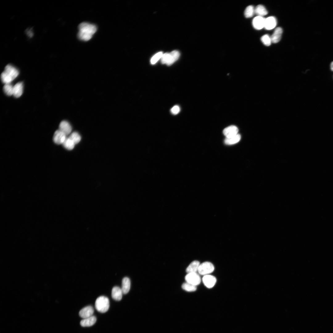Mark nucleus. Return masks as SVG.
Masks as SVG:
<instances>
[{
	"instance_id": "14",
	"label": "nucleus",
	"mask_w": 333,
	"mask_h": 333,
	"mask_svg": "<svg viewBox=\"0 0 333 333\" xmlns=\"http://www.w3.org/2000/svg\"><path fill=\"white\" fill-rule=\"evenodd\" d=\"M123 294L121 288L115 286L114 287L112 290L111 296L112 298L115 300L119 301L122 298Z\"/></svg>"
},
{
	"instance_id": "5",
	"label": "nucleus",
	"mask_w": 333,
	"mask_h": 333,
	"mask_svg": "<svg viewBox=\"0 0 333 333\" xmlns=\"http://www.w3.org/2000/svg\"><path fill=\"white\" fill-rule=\"evenodd\" d=\"M186 282L196 286L199 285L201 282V278L196 273H187L185 277Z\"/></svg>"
},
{
	"instance_id": "11",
	"label": "nucleus",
	"mask_w": 333,
	"mask_h": 333,
	"mask_svg": "<svg viewBox=\"0 0 333 333\" xmlns=\"http://www.w3.org/2000/svg\"><path fill=\"white\" fill-rule=\"evenodd\" d=\"M277 23V20L275 17H268L265 18L264 28L267 30L272 29L276 26Z\"/></svg>"
},
{
	"instance_id": "6",
	"label": "nucleus",
	"mask_w": 333,
	"mask_h": 333,
	"mask_svg": "<svg viewBox=\"0 0 333 333\" xmlns=\"http://www.w3.org/2000/svg\"><path fill=\"white\" fill-rule=\"evenodd\" d=\"M67 138V135L59 130L55 132L53 136V141L57 144H62Z\"/></svg>"
},
{
	"instance_id": "20",
	"label": "nucleus",
	"mask_w": 333,
	"mask_h": 333,
	"mask_svg": "<svg viewBox=\"0 0 333 333\" xmlns=\"http://www.w3.org/2000/svg\"><path fill=\"white\" fill-rule=\"evenodd\" d=\"M240 134H237L232 137L226 138L224 140V142L226 145H233L238 142L240 141Z\"/></svg>"
},
{
	"instance_id": "23",
	"label": "nucleus",
	"mask_w": 333,
	"mask_h": 333,
	"mask_svg": "<svg viewBox=\"0 0 333 333\" xmlns=\"http://www.w3.org/2000/svg\"><path fill=\"white\" fill-rule=\"evenodd\" d=\"M182 288L184 290L188 292L195 291L197 289L196 286L186 282L183 283L182 286Z\"/></svg>"
},
{
	"instance_id": "1",
	"label": "nucleus",
	"mask_w": 333,
	"mask_h": 333,
	"mask_svg": "<svg viewBox=\"0 0 333 333\" xmlns=\"http://www.w3.org/2000/svg\"><path fill=\"white\" fill-rule=\"evenodd\" d=\"M77 36L79 39L84 41L90 40L97 30L96 25L88 23L83 22L78 26Z\"/></svg>"
},
{
	"instance_id": "22",
	"label": "nucleus",
	"mask_w": 333,
	"mask_h": 333,
	"mask_svg": "<svg viewBox=\"0 0 333 333\" xmlns=\"http://www.w3.org/2000/svg\"><path fill=\"white\" fill-rule=\"evenodd\" d=\"M64 148L68 150H72L75 146V144L73 142L69 137H67L62 144Z\"/></svg>"
},
{
	"instance_id": "31",
	"label": "nucleus",
	"mask_w": 333,
	"mask_h": 333,
	"mask_svg": "<svg viewBox=\"0 0 333 333\" xmlns=\"http://www.w3.org/2000/svg\"><path fill=\"white\" fill-rule=\"evenodd\" d=\"M27 32V34L29 35V36L31 37H32V35H33V34L32 33V32L31 31H29Z\"/></svg>"
},
{
	"instance_id": "30",
	"label": "nucleus",
	"mask_w": 333,
	"mask_h": 333,
	"mask_svg": "<svg viewBox=\"0 0 333 333\" xmlns=\"http://www.w3.org/2000/svg\"><path fill=\"white\" fill-rule=\"evenodd\" d=\"M180 111L179 107L177 105L174 106L171 109V111L172 114L174 115L178 114Z\"/></svg>"
},
{
	"instance_id": "12",
	"label": "nucleus",
	"mask_w": 333,
	"mask_h": 333,
	"mask_svg": "<svg viewBox=\"0 0 333 333\" xmlns=\"http://www.w3.org/2000/svg\"><path fill=\"white\" fill-rule=\"evenodd\" d=\"M4 71L10 76L13 80L17 77L19 74V71L18 70L10 64L7 65L5 67Z\"/></svg>"
},
{
	"instance_id": "32",
	"label": "nucleus",
	"mask_w": 333,
	"mask_h": 333,
	"mask_svg": "<svg viewBox=\"0 0 333 333\" xmlns=\"http://www.w3.org/2000/svg\"><path fill=\"white\" fill-rule=\"evenodd\" d=\"M331 70L333 71V61H332L331 63Z\"/></svg>"
},
{
	"instance_id": "7",
	"label": "nucleus",
	"mask_w": 333,
	"mask_h": 333,
	"mask_svg": "<svg viewBox=\"0 0 333 333\" xmlns=\"http://www.w3.org/2000/svg\"><path fill=\"white\" fill-rule=\"evenodd\" d=\"M238 129L235 125H231L225 128L223 130V133L226 138H229L234 136L238 134Z\"/></svg>"
},
{
	"instance_id": "17",
	"label": "nucleus",
	"mask_w": 333,
	"mask_h": 333,
	"mask_svg": "<svg viewBox=\"0 0 333 333\" xmlns=\"http://www.w3.org/2000/svg\"><path fill=\"white\" fill-rule=\"evenodd\" d=\"M23 85L22 82H18L13 86V95L15 97H20L23 92Z\"/></svg>"
},
{
	"instance_id": "21",
	"label": "nucleus",
	"mask_w": 333,
	"mask_h": 333,
	"mask_svg": "<svg viewBox=\"0 0 333 333\" xmlns=\"http://www.w3.org/2000/svg\"><path fill=\"white\" fill-rule=\"evenodd\" d=\"M255 13L258 16L263 17L268 14V11L263 6L259 5L255 8Z\"/></svg>"
},
{
	"instance_id": "4",
	"label": "nucleus",
	"mask_w": 333,
	"mask_h": 333,
	"mask_svg": "<svg viewBox=\"0 0 333 333\" xmlns=\"http://www.w3.org/2000/svg\"><path fill=\"white\" fill-rule=\"evenodd\" d=\"M214 269L213 265L209 262H205L200 264L198 272L202 275H206L212 273Z\"/></svg>"
},
{
	"instance_id": "3",
	"label": "nucleus",
	"mask_w": 333,
	"mask_h": 333,
	"mask_svg": "<svg viewBox=\"0 0 333 333\" xmlns=\"http://www.w3.org/2000/svg\"><path fill=\"white\" fill-rule=\"evenodd\" d=\"M179 56V52L176 50L173 51L170 53H165L163 54L161 58V62L162 64L170 66L178 60Z\"/></svg>"
},
{
	"instance_id": "8",
	"label": "nucleus",
	"mask_w": 333,
	"mask_h": 333,
	"mask_svg": "<svg viewBox=\"0 0 333 333\" xmlns=\"http://www.w3.org/2000/svg\"><path fill=\"white\" fill-rule=\"evenodd\" d=\"M202 280L205 286L209 288L214 286L216 281L215 277L208 274L204 275L203 278Z\"/></svg>"
},
{
	"instance_id": "13",
	"label": "nucleus",
	"mask_w": 333,
	"mask_h": 333,
	"mask_svg": "<svg viewBox=\"0 0 333 333\" xmlns=\"http://www.w3.org/2000/svg\"><path fill=\"white\" fill-rule=\"evenodd\" d=\"M59 130L66 135L71 134L72 128L70 123L67 121H63L60 123Z\"/></svg>"
},
{
	"instance_id": "18",
	"label": "nucleus",
	"mask_w": 333,
	"mask_h": 333,
	"mask_svg": "<svg viewBox=\"0 0 333 333\" xmlns=\"http://www.w3.org/2000/svg\"><path fill=\"white\" fill-rule=\"evenodd\" d=\"M130 287V281L128 277L124 278L122 281L121 290L124 294H127L129 291Z\"/></svg>"
},
{
	"instance_id": "10",
	"label": "nucleus",
	"mask_w": 333,
	"mask_h": 333,
	"mask_svg": "<svg viewBox=\"0 0 333 333\" xmlns=\"http://www.w3.org/2000/svg\"><path fill=\"white\" fill-rule=\"evenodd\" d=\"M94 309L92 306H89L82 309L79 311V316L85 319L93 315Z\"/></svg>"
},
{
	"instance_id": "27",
	"label": "nucleus",
	"mask_w": 333,
	"mask_h": 333,
	"mask_svg": "<svg viewBox=\"0 0 333 333\" xmlns=\"http://www.w3.org/2000/svg\"><path fill=\"white\" fill-rule=\"evenodd\" d=\"M3 90L5 93L9 96L13 95V86L10 84H5Z\"/></svg>"
},
{
	"instance_id": "2",
	"label": "nucleus",
	"mask_w": 333,
	"mask_h": 333,
	"mask_svg": "<svg viewBox=\"0 0 333 333\" xmlns=\"http://www.w3.org/2000/svg\"><path fill=\"white\" fill-rule=\"evenodd\" d=\"M95 307L99 312L104 313L107 312L109 307V302L108 298L104 296L98 297L96 300Z\"/></svg>"
},
{
	"instance_id": "16",
	"label": "nucleus",
	"mask_w": 333,
	"mask_h": 333,
	"mask_svg": "<svg viewBox=\"0 0 333 333\" xmlns=\"http://www.w3.org/2000/svg\"><path fill=\"white\" fill-rule=\"evenodd\" d=\"M97 320L96 317L92 316L89 317L84 319L80 323V325L83 327H90L93 325Z\"/></svg>"
},
{
	"instance_id": "19",
	"label": "nucleus",
	"mask_w": 333,
	"mask_h": 333,
	"mask_svg": "<svg viewBox=\"0 0 333 333\" xmlns=\"http://www.w3.org/2000/svg\"><path fill=\"white\" fill-rule=\"evenodd\" d=\"M200 265L199 262L197 261H193L187 268L186 272L187 273H196L198 271Z\"/></svg>"
},
{
	"instance_id": "15",
	"label": "nucleus",
	"mask_w": 333,
	"mask_h": 333,
	"mask_svg": "<svg viewBox=\"0 0 333 333\" xmlns=\"http://www.w3.org/2000/svg\"><path fill=\"white\" fill-rule=\"evenodd\" d=\"M283 31L282 28L278 27L275 29L272 35L270 36L272 43H276L281 39Z\"/></svg>"
},
{
	"instance_id": "9",
	"label": "nucleus",
	"mask_w": 333,
	"mask_h": 333,
	"mask_svg": "<svg viewBox=\"0 0 333 333\" xmlns=\"http://www.w3.org/2000/svg\"><path fill=\"white\" fill-rule=\"evenodd\" d=\"M265 18L263 17L257 16L255 17L252 21V24L254 28L256 30H259L264 27Z\"/></svg>"
},
{
	"instance_id": "29",
	"label": "nucleus",
	"mask_w": 333,
	"mask_h": 333,
	"mask_svg": "<svg viewBox=\"0 0 333 333\" xmlns=\"http://www.w3.org/2000/svg\"><path fill=\"white\" fill-rule=\"evenodd\" d=\"M163 55V53L161 51L158 52L154 55L151 59V64H155L161 58Z\"/></svg>"
},
{
	"instance_id": "24",
	"label": "nucleus",
	"mask_w": 333,
	"mask_h": 333,
	"mask_svg": "<svg viewBox=\"0 0 333 333\" xmlns=\"http://www.w3.org/2000/svg\"><path fill=\"white\" fill-rule=\"evenodd\" d=\"M254 13L255 8L252 5H250L246 7L244 12L245 16L247 18L252 17Z\"/></svg>"
},
{
	"instance_id": "26",
	"label": "nucleus",
	"mask_w": 333,
	"mask_h": 333,
	"mask_svg": "<svg viewBox=\"0 0 333 333\" xmlns=\"http://www.w3.org/2000/svg\"><path fill=\"white\" fill-rule=\"evenodd\" d=\"M76 144L78 143L81 140V137L77 132H74L71 133L68 137Z\"/></svg>"
},
{
	"instance_id": "28",
	"label": "nucleus",
	"mask_w": 333,
	"mask_h": 333,
	"mask_svg": "<svg viewBox=\"0 0 333 333\" xmlns=\"http://www.w3.org/2000/svg\"><path fill=\"white\" fill-rule=\"evenodd\" d=\"M261 40L264 44L267 46L270 45L272 43L270 37L267 34L262 36L261 38Z\"/></svg>"
},
{
	"instance_id": "25",
	"label": "nucleus",
	"mask_w": 333,
	"mask_h": 333,
	"mask_svg": "<svg viewBox=\"0 0 333 333\" xmlns=\"http://www.w3.org/2000/svg\"><path fill=\"white\" fill-rule=\"evenodd\" d=\"M1 80L5 84H10L13 79L4 71L1 75Z\"/></svg>"
}]
</instances>
